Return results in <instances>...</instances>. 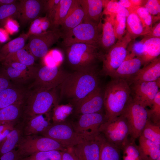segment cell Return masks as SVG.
<instances>
[{"label": "cell", "instance_id": "obj_19", "mask_svg": "<svg viewBox=\"0 0 160 160\" xmlns=\"http://www.w3.org/2000/svg\"><path fill=\"white\" fill-rule=\"evenodd\" d=\"M159 79H160L159 57L141 68L136 74L126 80L129 85L135 83L154 81Z\"/></svg>", "mask_w": 160, "mask_h": 160}, {"label": "cell", "instance_id": "obj_55", "mask_svg": "<svg viewBox=\"0 0 160 160\" xmlns=\"http://www.w3.org/2000/svg\"><path fill=\"white\" fill-rule=\"evenodd\" d=\"M40 26L44 32L47 31L46 30L50 27V22L46 16L44 17H41Z\"/></svg>", "mask_w": 160, "mask_h": 160}, {"label": "cell", "instance_id": "obj_37", "mask_svg": "<svg viewBox=\"0 0 160 160\" xmlns=\"http://www.w3.org/2000/svg\"><path fill=\"white\" fill-rule=\"evenodd\" d=\"M141 135L160 145V124H154L148 119Z\"/></svg>", "mask_w": 160, "mask_h": 160}, {"label": "cell", "instance_id": "obj_48", "mask_svg": "<svg viewBox=\"0 0 160 160\" xmlns=\"http://www.w3.org/2000/svg\"><path fill=\"white\" fill-rule=\"evenodd\" d=\"M10 80L8 78L2 68H0V92L12 87Z\"/></svg>", "mask_w": 160, "mask_h": 160}, {"label": "cell", "instance_id": "obj_30", "mask_svg": "<svg viewBox=\"0 0 160 160\" xmlns=\"http://www.w3.org/2000/svg\"><path fill=\"white\" fill-rule=\"evenodd\" d=\"M25 95L23 89L13 86L0 92V109L24 100Z\"/></svg>", "mask_w": 160, "mask_h": 160}, {"label": "cell", "instance_id": "obj_38", "mask_svg": "<svg viewBox=\"0 0 160 160\" xmlns=\"http://www.w3.org/2000/svg\"><path fill=\"white\" fill-rule=\"evenodd\" d=\"M104 10L103 14L115 17L116 15L127 17L129 13L127 9L120 5L116 0H104Z\"/></svg>", "mask_w": 160, "mask_h": 160}, {"label": "cell", "instance_id": "obj_62", "mask_svg": "<svg viewBox=\"0 0 160 160\" xmlns=\"http://www.w3.org/2000/svg\"><path fill=\"white\" fill-rule=\"evenodd\" d=\"M61 160H62V159Z\"/></svg>", "mask_w": 160, "mask_h": 160}, {"label": "cell", "instance_id": "obj_25", "mask_svg": "<svg viewBox=\"0 0 160 160\" xmlns=\"http://www.w3.org/2000/svg\"><path fill=\"white\" fill-rule=\"evenodd\" d=\"M85 17L84 10L79 0L60 26V33L70 30L83 23Z\"/></svg>", "mask_w": 160, "mask_h": 160}, {"label": "cell", "instance_id": "obj_8", "mask_svg": "<svg viewBox=\"0 0 160 160\" xmlns=\"http://www.w3.org/2000/svg\"><path fill=\"white\" fill-rule=\"evenodd\" d=\"M40 135L54 139L66 148L90 140L77 133L71 124L63 122L51 124Z\"/></svg>", "mask_w": 160, "mask_h": 160}, {"label": "cell", "instance_id": "obj_32", "mask_svg": "<svg viewBox=\"0 0 160 160\" xmlns=\"http://www.w3.org/2000/svg\"><path fill=\"white\" fill-rule=\"evenodd\" d=\"M28 37L26 33H22L19 36L6 43L0 49V61L8 55L23 48Z\"/></svg>", "mask_w": 160, "mask_h": 160}, {"label": "cell", "instance_id": "obj_41", "mask_svg": "<svg viewBox=\"0 0 160 160\" xmlns=\"http://www.w3.org/2000/svg\"><path fill=\"white\" fill-rule=\"evenodd\" d=\"M146 110L148 119L154 124H160V90L155 97L150 109L146 108Z\"/></svg>", "mask_w": 160, "mask_h": 160}, {"label": "cell", "instance_id": "obj_1", "mask_svg": "<svg viewBox=\"0 0 160 160\" xmlns=\"http://www.w3.org/2000/svg\"><path fill=\"white\" fill-rule=\"evenodd\" d=\"M60 86V97L68 99L75 104L100 87L99 80L96 70L75 71L68 73Z\"/></svg>", "mask_w": 160, "mask_h": 160}, {"label": "cell", "instance_id": "obj_11", "mask_svg": "<svg viewBox=\"0 0 160 160\" xmlns=\"http://www.w3.org/2000/svg\"><path fill=\"white\" fill-rule=\"evenodd\" d=\"M122 114L127 120L130 137L135 140L141 135L148 119L146 108L132 99Z\"/></svg>", "mask_w": 160, "mask_h": 160}, {"label": "cell", "instance_id": "obj_59", "mask_svg": "<svg viewBox=\"0 0 160 160\" xmlns=\"http://www.w3.org/2000/svg\"><path fill=\"white\" fill-rule=\"evenodd\" d=\"M17 1L16 0H0V6L12 4Z\"/></svg>", "mask_w": 160, "mask_h": 160}, {"label": "cell", "instance_id": "obj_10", "mask_svg": "<svg viewBox=\"0 0 160 160\" xmlns=\"http://www.w3.org/2000/svg\"><path fill=\"white\" fill-rule=\"evenodd\" d=\"M68 73L58 66L44 65L38 68L35 81L30 87L34 89L43 90L55 88L60 85Z\"/></svg>", "mask_w": 160, "mask_h": 160}, {"label": "cell", "instance_id": "obj_31", "mask_svg": "<svg viewBox=\"0 0 160 160\" xmlns=\"http://www.w3.org/2000/svg\"><path fill=\"white\" fill-rule=\"evenodd\" d=\"M126 33L132 41H135L138 37L144 35L145 31L142 22L138 16L135 13H130L127 17Z\"/></svg>", "mask_w": 160, "mask_h": 160}, {"label": "cell", "instance_id": "obj_34", "mask_svg": "<svg viewBox=\"0 0 160 160\" xmlns=\"http://www.w3.org/2000/svg\"><path fill=\"white\" fill-rule=\"evenodd\" d=\"M121 150L107 141L104 137L99 160H121Z\"/></svg>", "mask_w": 160, "mask_h": 160}, {"label": "cell", "instance_id": "obj_7", "mask_svg": "<svg viewBox=\"0 0 160 160\" xmlns=\"http://www.w3.org/2000/svg\"><path fill=\"white\" fill-rule=\"evenodd\" d=\"M99 130L107 141L121 150L130 134L128 122L122 114L106 121L100 126Z\"/></svg>", "mask_w": 160, "mask_h": 160}, {"label": "cell", "instance_id": "obj_21", "mask_svg": "<svg viewBox=\"0 0 160 160\" xmlns=\"http://www.w3.org/2000/svg\"><path fill=\"white\" fill-rule=\"evenodd\" d=\"M141 59L127 54L126 58L111 77L113 79L126 80L136 74L142 65Z\"/></svg>", "mask_w": 160, "mask_h": 160}, {"label": "cell", "instance_id": "obj_50", "mask_svg": "<svg viewBox=\"0 0 160 160\" xmlns=\"http://www.w3.org/2000/svg\"><path fill=\"white\" fill-rule=\"evenodd\" d=\"M60 0H47L46 13V16L48 19L56 9Z\"/></svg>", "mask_w": 160, "mask_h": 160}, {"label": "cell", "instance_id": "obj_12", "mask_svg": "<svg viewBox=\"0 0 160 160\" xmlns=\"http://www.w3.org/2000/svg\"><path fill=\"white\" fill-rule=\"evenodd\" d=\"M107 120L103 112L83 114L79 115L73 126L77 133L89 140H92L100 134L99 128Z\"/></svg>", "mask_w": 160, "mask_h": 160}, {"label": "cell", "instance_id": "obj_60", "mask_svg": "<svg viewBox=\"0 0 160 160\" xmlns=\"http://www.w3.org/2000/svg\"><path fill=\"white\" fill-rule=\"evenodd\" d=\"M155 160H160V156L157 158Z\"/></svg>", "mask_w": 160, "mask_h": 160}, {"label": "cell", "instance_id": "obj_36", "mask_svg": "<svg viewBox=\"0 0 160 160\" xmlns=\"http://www.w3.org/2000/svg\"><path fill=\"white\" fill-rule=\"evenodd\" d=\"M135 141L131 137L128 138L122 146L121 150L123 152V160H142L138 145Z\"/></svg>", "mask_w": 160, "mask_h": 160}, {"label": "cell", "instance_id": "obj_51", "mask_svg": "<svg viewBox=\"0 0 160 160\" xmlns=\"http://www.w3.org/2000/svg\"><path fill=\"white\" fill-rule=\"evenodd\" d=\"M62 160H78L72 147L66 148L61 151Z\"/></svg>", "mask_w": 160, "mask_h": 160}, {"label": "cell", "instance_id": "obj_15", "mask_svg": "<svg viewBox=\"0 0 160 160\" xmlns=\"http://www.w3.org/2000/svg\"><path fill=\"white\" fill-rule=\"evenodd\" d=\"M1 62L2 68L9 79L20 84L34 79L38 69L34 66H28L16 62L7 60Z\"/></svg>", "mask_w": 160, "mask_h": 160}, {"label": "cell", "instance_id": "obj_17", "mask_svg": "<svg viewBox=\"0 0 160 160\" xmlns=\"http://www.w3.org/2000/svg\"><path fill=\"white\" fill-rule=\"evenodd\" d=\"M47 0H20L19 1L20 13L18 19L22 26L31 23L46 12Z\"/></svg>", "mask_w": 160, "mask_h": 160}, {"label": "cell", "instance_id": "obj_52", "mask_svg": "<svg viewBox=\"0 0 160 160\" xmlns=\"http://www.w3.org/2000/svg\"><path fill=\"white\" fill-rule=\"evenodd\" d=\"M143 36L150 37L160 38V22L156 23L152 27L148 32Z\"/></svg>", "mask_w": 160, "mask_h": 160}, {"label": "cell", "instance_id": "obj_45", "mask_svg": "<svg viewBox=\"0 0 160 160\" xmlns=\"http://www.w3.org/2000/svg\"><path fill=\"white\" fill-rule=\"evenodd\" d=\"M160 0H144L143 7L146 8L149 13L153 16L156 15H160Z\"/></svg>", "mask_w": 160, "mask_h": 160}, {"label": "cell", "instance_id": "obj_43", "mask_svg": "<svg viewBox=\"0 0 160 160\" xmlns=\"http://www.w3.org/2000/svg\"><path fill=\"white\" fill-rule=\"evenodd\" d=\"M144 39L139 41H131L127 47L128 54L140 59L144 49Z\"/></svg>", "mask_w": 160, "mask_h": 160}, {"label": "cell", "instance_id": "obj_22", "mask_svg": "<svg viewBox=\"0 0 160 160\" xmlns=\"http://www.w3.org/2000/svg\"><path fill=\"white\" fill-rule=\"evenodd\" d=\"M114 17L106 15L104 23L102 25V33L98 48L103 55L116 42L117 39L113 25Z\"/></svg>", "mask_w": 160, "mask_h": 160}, {"label": "cell", "instance_id": "obj_39", "mask_svg": "<svg viewBox=\"0 0 160 160\" xmlns=\"http://www.w3.org/2000/svg\"><path fill=\"white\" fill-rule=\"evenodd\" d=\"M61 151L52 150L39 152L21 159V160H61Z\"/></svg>", "mask_w": 160, "mask_h": 160}, {"label": "cell", "instance_id": "obj_24", "mask_svg": "<svg viewBox=\"0 0 160 160\" xmlns=\"http://www.w3.org/2000/svg\"><path fill=\"white\" fill-rule=\"evenodd\" d=\"M24 121L22 119L0 143V156L14 150L17 146L24 136Z\"/></svg>", "mask_w": 160, "mask_h": 160}, {"label": "cell", "instance_id": "obj_35", "mask_svg": "<svg viewBox=\"0 0 160 160\" xmlns=\"http://www.w3.org/2000/svg\"><path fill=\"white\" fill-rule=\"evenodd\" d=\"M20 13L19 1L12 4L0 5V27H3L5 22L8 18L18 19Z\"/></svg>", "mask_w": 160, "mask_h": 160}, {"label": "cell", "instance_id": "obj_6", "mask_svg": "<svg viewBox=\"0 0 160 160\" xmlns=\"http://www.w3.org/2000/svg\"><path fill=\"white\" fill-rule=\"evenodd\" d=\"M17 147L22 158L38 152L52 150L63 151L67 148L54 139L37 135L24 136Z\"/></svg>", "mask_w": 160, "mask_h": 160}, {"label": "cell", "instance_id": "obj_29", "mask_svg": "<svg viewBox=\"0 0 160 160\" xmlns=\"http://www.w3.org/2000/svg\"><path fill=\"white\" fill-rule=\"evenodd\" d=\"M139 149L142 160H155L160 156V145L140 135Z\"/></svg>", "mask_w": 160, "mask_h": 160}, {"label": "cell", "instance_id": "obj_23", "mask_svg": "<svg viewBox=\"0 0 160 160\" xmlns=\"http://www.w3.org/2000/svg\"><path fill=\"white\" fill-rule=\"evenodd\" d=\"M77 0H60L57 7L48 19L51 30H58L63 22L76 4Z\"/></svg>", "mask_w": 160, "mask_h": 160}, {"label": "cell", "instance_id": "obj_53", "mask_svg": "<svg viewBox=\"0 0 160 160\" xmlns=\"http://www.w3.org/2000/svg\"><path fill=\"white\" fill-rule=\"evenodd\" d=\"M117 1L120 5L127 10L129 14L137 9L132 4L129 0H120Z\"/></svg>", "mask_w": 160, "mask_h": 160}, {"label": "cell", "instance_id": "obj_18", "mask_svg": "<svg viewBox=\"0 0 160 160\" xmlns=\"http://www.w3.org/2000/svg\"><path fill=\"white\" fill-rule=\"evenodd\" d=\"M103 136L100 134L95 138L87 140L73 147L78 160H99Z\"/></svg>", "mask_w": 160, "mask_h": 160}, {"label": "cell", "instance_id": "obj_28", "mask_svg": "<svg viewBox=\"0 0 160 160\" xmlns=\"http://www.w3.org/2000/svg\"><path fill=\"white\" fill-rule=\"evenodd\" d=\"M144 49L140 59L145 66L157 58L160 54V38L143 36Z\"/></svg>", "mask_w": 160, "mask_h": 160}, {"label": "cell", "instance_id": "obj_40", "mask_svg": "<svg viewBox=\"0 0 160 160\" xmlns=\"http://www.w3.org/2000/svg\"><path fill=\"white\" fill-rule=\"evenodd\" d=\"M132 12L135 13L139 17L147 33L152 27V25L154 21L153 16L151 15L147 9L143 6L137 8Z\"/></svg>", "mask_w": 160, "mask_h": 160}, {"label": "cell", "instance_id": "obj_42", "mask_svg": "<svg viewBox=\"0 0 160 160\" xmlns=\"http://www.w3.org/2000/svg\"><path fill=\"white\" fill-rule=\"evenodd\" d=\"M127 17L117 14L114 17L113 25L115 35L118 40L121 39L126 33Z\"/></svg>", "mask_w": 160, "mask_h": 160}, {"label": "cell", "instance_id": "obj_47", "mask_svg": "<svg viewBox=\"0 0 160 160\" xmlns=\"http://www.w3.org/2000/svg\"><path fill=\"white\" fill-rule=\"evenodd\" d=\"M41 18L40 17L31 23L28 31L26 33L28 37L33 35L39 34L43 32L40 26Z\"/></svg>", "mask_w": 160, "mask_h": 160}, {"label": "cell", "instance_id": "obj_9", "mask_svg": "<svg viewBox=\"0 0 160 160\" xmlns=\"http://www.w3.org/2000/svg\"><path fill=\"white\" fill-rule=\"evenodd\" d=\"M132 41L127 33L103 55L101 72L111 77L125 60L128 54L127 47Z\"/></svg>", "mask_w": 160, "mask_h": 160}, {"label": "cell", "instance_id": "obj_46", "mask_svg": "<svg viewBox=\"0 0 160 160\" xmlns=\"http://www.w3.org/2000/svg\"><path fill=\"white\" fill-rule=\"evenodd\" d=\"M3 27L9 34L12 35L18 32L20 26L15 19L9 18L5 22Z\"/></svg>", "mask_w": 160, "mask_h": 160}, {"label": "cell", "instance_id": "obj_14", "mask_svg": "<svg viewBox=\"0 0 160 160\" xmlns=\"http://www.w3.org/2000/svg\"><path fill=\"white\" fill-rule=\"evenodd\" d=\"M129 85L133 100L145 108H151L160 90V80L159 79L154 81L135 83Z\"/></svg>", "mask_w": 160, "mask_h": 160}, {"label": "cell", "instance_id": "obj_49", "mask_svg": "<svg viewBox=\"0 0 160 160\" xmlns=\"http://www.w3.org/2000/svg\"><path fill=\"white\" fill-rule=\"evenodd\" d=\"M1 156L0 160H21L23 158L18 151L15 149Z\"/></svg>", "mask_w": 160, "mask_h": 160}, {"label": "cell", "instance_id": "obj_26", "mask_svg": "<svg viewBox=\"0 0 160 160\" xmlns=\"http://www.w3.org/2000/svg\"><path fill=\"white\" fill-rule=\"evenodd\" d=\"M44 114L34 116L30 118L23 119L24 121V136L40 134L50 125L48 120Z\"/></svg>", "mask_w": 160, "mask_h": 160}, {"label": "cell", "instance_id": "obj_5", "mask_svg": "<svg viewBox=\"0 0 160 160\" xmlns=\"http://www.w3.org/2000/svg\"><path fill=\"white\" fill-rule=\"evenodd\" d=\"M102 25L83 22L73 28L60 33L63 47L76 43L90 44L98 47L102 31Z\"/></svg>", "mask_w": 160, "mask_h": 160}, {"label": "cell", "instance_id": "obj_16", "mask_svg": "<svg viewBox=\"0 0 160 160\" xmlns=\"http://www.w3.org/2000/svg\"><path fill=\"white\" fill-rule=\"evenodd\" d=\"M75 104V113L78 115L102 112L104 108V90L100 86Z\"/></svg>", "mask_w": 160, "mask_h": 160}, {"label": "cell", "instance_id": "obj_44", "mask_svg": "<svg viewBox=\"0 0 160 160\" xmlns=\"http://www.w3.org/2000/svg\"><path fill=\"white\" fill-rule=\"evenodd\" d=\"M44 65L52 67L58 66L59 62L63 59L61 54L57 50H53L47 54L44 57Z\"/></svg>", "mask_w": 160, "mask_h": 160}, {"label": "cell", "instance_id": "obj_2", "mask_svg": "<svg viewBox=\"0 0 160 160\" xmlns=\"http://www.w3.org/2000/svg\"><path fill=\"white\" fill-rule=\"evenodd\" d=\"M128 82L122 79H113L104 90V106L107 120L121 115L132 100Z\"/></svg>", "mask_w": 160, "mask_h": 160}, {"label": "cell", "instance_id": "obj_27", "mask_svg": "<svg viewBox=\"0 0 160 160\" xmlns=\"http://www.w3.org/2000/svg\"><path fill=\"white\" fill-rule=\"evenodd\" d=\"M24 101L0 109V125L9 122L18 123L22 119Z\"/></svg>", "mask_w": 160, "mask_h": 160}, {"label": "cell", "instance_id": "obj_20", "mask_svg": "<svg viewBox=\"0 0 160 160\" xmlns=\"http://www.w3.org/2000/svg\"><path fill=\"white\" fill-rule=\"evenodd\" d=\"M79 0L85 13L83 22H90L98 25L101 24V18L104 0Z\"/></svg>", "mask_w": 160, "mask_h": 160}, {"label": "cell", "instance_id": "obj_13", "mask_svg": "<svg viewBox=\"0 0 160 160\" xmlns=\"http://www.w3.org/2000/svg\"><path fill=\"white\" fill-rule=\"evenodd\" d=\"M61 38L58 30H50L37 35L28 37L27 46L36 58H43L49 52L51 47Z\"/></svg>", "mask_w": 160, "mask_h": 160}, {"label": "cell", "instance_id": "obj_56", "mask_svg": "<svg viewBox=\"0 0 160 160\" xmlns=\"http://www.w3.org/2000/svg\"><path fill=\"white\" fill-rule=\"evenodd\" d=\"M18 123L9 122L0 125V132L8 129H13L15 126Z\"/></svg>", "mask_w": 160, "mask_h": 160}, {"label": "cell", "instance_id": "obj_33", "mask_svg": "<svg viewBox=\"0 0 160 160\" xmlns=\"http://www.w3.org/2000/svg\"><path fill=\"white\" fill-rule=\"evenodd\" d=\"M36 58L26 45L23 48L7 56L2 61L9 60L19 63L28 66H33Z\"/></svg>", "mask_w": 160, "mask_h": 160}, {"label": "cell", "instance_id": "obj_4", "mask_svg": "<svg viewBox=\"0 0 160 160\" xmlns=\"http://www.w3.org/2000/svg\"><path fill=\"white\" fill-rule=\"evenodd\" d=\"M58 97L55 88L47 90L33 89L24 102L23 119L47 113L56 105Z\"/></svg>", "mask_w": 160, "mask_h": 160}, {"label": "cell", "instance_id": "obj_61", "mask_svg": "<svg viewBox=\"0 0 160 160\" xmlns=\"http://www.w3.org/2000/svg\"><path fill=\"white\" fill-rule=\"evenodd\" d=\"M1 47V43H0V49Z\"/></svg>", "mask_w": 160, "mask_h": 160}, {"label": "cell", "instance_id": "obj_58", "mask_svg": "<svg viewBox=\"0 0 160 160\" xmlns=\"http://www.w3.org/2000/svg\"><path fill=\"white\" fill-rule=\"evenodd\" d=\"M12 129H8L0 132V143L7 136Z\"/></svg>", "mask_w": 160, "mask_h": 160}, {"label": "cell", "instance_id": "obj_3", "mask_svg": "<svg viewBox=\"0 0 160 160\" xmlns=\"http://www.w3.org/2000/svg\"><path fill=\"white\" fill-rule=\"evenodd\" d=\"M64 47L68 63L75 71L96 70L97 63L102 61L103 55L98 47L88 44L76 43Z\"/></svg>", "mask_w": 160, "mask_h": 160}, {"label": "cell", "instance_id": "obj_57", "mask_svg": "<svg viewBox=\"0 0 160 160\" xmlns=\"http://www.w3.org/2000/svg\"><path fill=\"white\" fill-rule=\"evenodd\" d=\"M132 4L136 8L143 6L144 0H129Z\"/></svg>", "mask_w": 160, "mask_h": 160}, {"label": "cell", "instance_id": "obj_54", "mask_svg": "<svg viewBox=\"0 0 160 160\" xmlns=\"http://www.w3.org/2000/svg\"><path fill=\"white\" fill-rule=\"evenodd\" d=\"M10 39L9 34L3 28L0 27V43H4Z\"/></svg>", "mask_w": 160, "mask_h": 160}]
</instances>
